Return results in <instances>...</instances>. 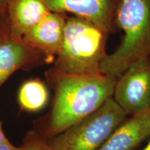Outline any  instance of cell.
Instances as JSON below:
<instances>
[{"mask_svg": "<svg viewBox=\"0 0 150 150\" xmlns=\"http://www.w3.org/2000/svg\"><path fill=\"white\" fill-rule=\"evenodd\" d=\"M149 112H150V101H149Z\"/></svg>", "mask_w": 150, "mask_h": 150, "instance_id": "18", "label": "cell"}, {"mask_svg": "<svg viewBox=\"0 0 150 150\" xmlns=\"http://www.w3.org/2000/svg\"><path fill=\"white\" fill-rule=\"evenodd\" d=\"M54 90L51 110L45 118L40 135L45 140L57 136L98 109L112 97L117 79L102 74H67L52 67L45 72Z\"/></svg>", "mask_w": 150, "mask_h": 150, "instance_id": "1", "label": "cell"}, {"mask_svg": "<svg viewBox=\"0 0 150 150\" xmlns=\"http://www.w3.org/2000/svg\"><path fill=\"white\" fill-rule=\"evenodd\" d=\"M8 0H0V6L6 8V4Z\"/></svg>", "mask_w": 150, "mask_h": 150, "instance_id": "16", "label": "cell"}, {"mask_svg": "<svg viewBox=\"0 0 150 150\" xmlns=\"http://www.w3.org/2000/svg\"><path fill=\"white\" fill-rule=\"evenodd\" d=\"M108 35L104 30L85 18L67 17L54 67L67 74H101L99 65L107 54Z\"/></svg>", "mask_w": 150, "mask_h": 150, "instance_id": "3", "label": "cell"}, {"mask_svg": "<svg viewBox=\"0 0 150 150\" xmlns=\"http://www.w3.org/2000/svg\"><path fill=\"white\" fill-rule=\"evenodd\" d=\"M67 18L66 13L50 12L24 35L22 40L42 54L47 63H52L61 45Z\"/></svg>", "mask_w": 150, "mask_h": 150, "instance_id": "7", "label": "cell"}, {"mask_svg": "<svg viewBox=\"0 0 150 150\" xmlns=\"http://www.w3.org/2000/svg\"><path fill=\"white\" fill-rule=\"evenodd\" d=\"M127 118L110 97L93 113L46 141L51 150H97Z\"/></svg>", "mask_w": 150, "mask_h": 150, "instance_id": "4", "label": "cell"}, {"mask_svg": "<svg viewBox=\"0 0 150 150\" xmlns=\"http://www.w3.org/2000/svg\"><path fill=\"white\" fill-rule=\"evenodd\" d=\"M18 99L22 110L27 112L39 111L48 102L47 88L39 79L28 80L20 88Z\"/></svg>", "mask_w": 150, "mask_h": 150, "instance_id": "11", "label": "cell"}, {"mask_svg": "<svg viewBox=\"0 0 150 150\" xmlns=\"http://www.w3.org/2000/svg\"><path fill=\"white\" fill-rule=\"evenodd\" d=\"M22 150H51L47 142L36 131H30L24 136Z\"/></svg>", "mask_w": 150, "mask_h": 150, "instance_id": "12", "label": "cell"}, {"mask_svg": "<svg viewBox=\"0 0 150 150\" xmlns=\"http://www.w3.org/2000/svg\"><path fill=\"white\" fill-rule=\"evenodd\" d=\"M112 98L127 116L149 109L150 57H143L129 65L117 79Z\"/></svg>", "mask_w": 150, "mask_h": 150, "instance_id": "5", "label": "cell"}, {"mask_svg": "<svg viewBox=\"0 0 150 150\" xmlns=\"http://www.w3.org/2000/svg\"><path fill=\"white\" fill-rule=\"evenodd\" d=\"M142 150H150V140H149V142H148L147 145H146L145 147H144V149H142Z\"/></svg>", "mask_w": 150, "mask_h": 150, "instance_id": "17", "label": "cell"}, {"mask_svg": "<svg viewBox=\"0 0 150 150\" xmlns=\"http://www.w3.org/2000/svg\"><path fill=\"white\" fill-rule=\"evenodd\" d=\"M115 24L123 31L122 40L103 59L99 72L117 79L131 63L150 57V0H118Z\"/></svg>", "mask_w": 150, "mask_h": 150, "instance_id": "2", "label": "cell"}, {"mask_svg": "<svg viewBox=\"0 0 150 150\" xmlns=\"http://www.w3.org/2000/svg\"><path fill=\"white\" fill-rule=\"evenodd\" d=\"M47 63L42 54L8 34L0 39V86L18 70H28Z\"/></svg>", "mask_w": 150, "mask_h": 150, "instance_id": "8", "label": "cell"}, {"mask_svg": "<svg viewBox=\"0 0 150 150\" xmlns=\"http://www.w3.org/2000/svg\"><path fill=\"white\" fill-rule=\"evenodd\" d=\"M10 34V23L7 9L0 6V39Z\"/></svg>", "mask_w": 150, "mask_h": 150, "instance_id": "13", "label": "cell"}, {"mask_svg": "<svg viewBox=\"0 0 150 150\" xmlns=\"http://www.w3.org/2000/svg\"><path fill=\"white\" fill-rule=\"evenodd\" d=\"M149 138L150 112L148 109L127 118L97 150H134Z\"/></svg>", "mask_w": 150, "mask_h": 150, "instance_id": "9", "label": "cell"}, {"mask_svg": "<svg viewBox=\"0 0 150 150\" xmlns=\"http://www.w3.org/2000/svg\"><path fill=\"white\" fill-rule=\"evenodd\" d=\"M51 12L71 13L98 26L109 35L116 31L118 0H45Z\"/></svg>", "mask_w": 150, "mask_h": 150, "instance_id": "6", "label": "cell"}, {"mask_svg": "<svg viewBox=\"0 0 150 150\" xmlns=\"http://www.w3.org/2000/svg\"><path fill=\"white\" fill-rule=\"evenodd\" d=\"M0 150H22L21 147H17L11 143L6 137L0 143Z\"/></svg>", "mask_w": 150, "mask_h": 150, "instance_id": "14", "label": "cell"}, {"mask_svg": "<svg viewBox=\"0 0 150 150\" xmlns=\"http://www.w3.org/2000/svg\"><path fill=\"white\" fill-rule=\"evenodd\" d=\"M6 9L10 34L18 40H22L35 24L51 12L45 0H8Z\"/></svg>", "mask_w": 150, "mask_h": 150, "instance_id": "10", "label": "cell"}, {"mask_svg": "<svg viewBox=\"0 0 150 150\" xmlns=\"http://www.w3.org/2000/svg\"><path fill=\"white\" fill-rule=\"evenodd\" d=\"M6 137V136L4 134L3 130H2V127H1V123L0 122V143L2 142V140L4 139V138Z\"/></svg>", "mask_w": 150, "mask_h": 150, "instance_id": "15", "label": "cell"}]
</instances>
